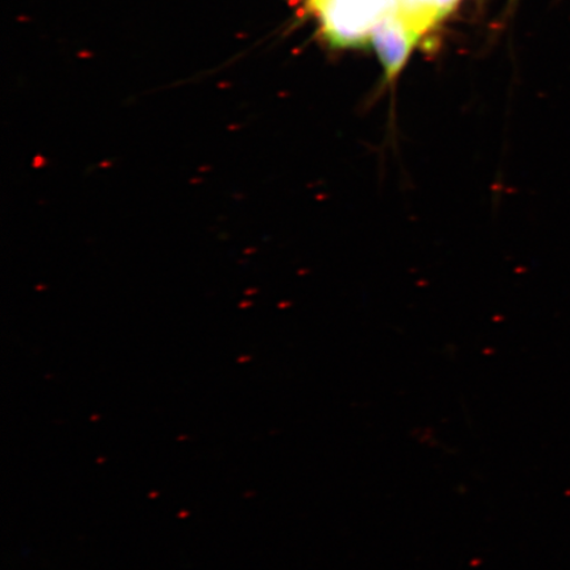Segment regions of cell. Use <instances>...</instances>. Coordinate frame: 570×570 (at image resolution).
I'll return each instance as SVG.
<instances>
[{"label":"cell","mask_w":570,"mask_h":570,"mask_svg":"<svg viewBox=\"0 0 570 570\" xmlns=\"http://www.w3.org/2000/svg\"><path fill=\"white\" fill-rule=\"evenodd\" d=\"M432 27L422 11L401 4L383 13L370 31L387 82H394L407 62L412 48Z\"/></svg>","instance_id":"6da1fadb"},{"label":"cell","mask_w":570,"mask_h":570,"mask_svg":"<svg viewBox=\"0 0 570 570\" xmlns=\"http://www.w3.org/2000/svg\"><path fill=\"white\" fill-rule=\"evenodd\" d=\"M460 2L461 0H434L439 21L446 18Z\"/></svg>","instance_id":"7a4b0ae2"}]
</instances>
